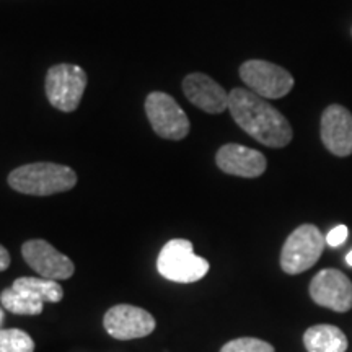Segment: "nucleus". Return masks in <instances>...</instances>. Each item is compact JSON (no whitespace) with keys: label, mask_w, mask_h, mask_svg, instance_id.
<instances>
[{"label":"nucleus","mask_w":352,"mask_h":352,"mask_svg":"<svg viewBox=\"0 0 352 352\" xmlns=\"http://www.w3.org/2000/svg\"><path fill=\"white\" fill-rule=\"evenodd\" d=\"M228 109L236 124L266 147L280 148L292 140V127L284 114L252 90L233 88L228 94Z\"/></svg>","instance_id":"obj_1"},{"label":"nucleus","mask_w":352,"mask_h":352,"mask_svg":"<svg viewBox=\"0 0 352 352\" xmlns=\"http://www.w3.org/2000/svg\"><path fill=\"white\" fill-rule=\"evenodd\" d=\"M8 184L21 195L52 196L76 186L77 175L65 165L38 162L13 170L8 175Z\"/></svg>","instance_id":"obj_2"},{"label":"nucleus","mask_w":352,"mask_h":352,"mask_svg":"<svg viewBox=\"0 0 352 352\" xmlns=\"http://www.w3.org/2000/svg\"><path fill=\"white\" fill-rule=\"evenodd\" d=\"M157 270L165 279L179 284H191L201 280L209 272L208 259L197 256L189 240H170L157 259Z\"/></svg>","instance_id":"obj_3"},{"label":"nucleus","mask_w":352,"mask_h":352,"mask_svg":"<svg viewBox=\"0 0 352 352\" xmlns=\"http://www.w3.org/2000/svg\"><path fill=\"white\" fill-rule=\"evenodd\" d=\"M327 239L318 227L303 223L297 227L285 240L280 252V267L285 274H302L315 266L323 253Z\"/></svg>","instance_id":"obj_4"},{"label":"nucleus","mask_w":352,"mask_h":352,"mask_svg":"<svg viewBox=\"0 0 352 352\" xmlns=\"http://www.w3.org/2000/svg\"><path fill=\"white\" fill-rule=\"evenodd\" d=\"M87 72L74 64H57L47 70L46 96L56 109L76 111L87 88Z\"/></svg>","instance_id":"obj_5"},{"label":"nucleus","mask_w":352,"mask_h":352,"mask_svg":"<svg viewBox=\"0 0 352 352\" xmlns=\"http://www.w3.org/2000/svg\"><path fill=\"white\" fill-rule=\"evenodd\" d=\"M145 113L157 135L168 140H182L189 134V120L173 96L152 91L145 100Z\"/></svg>","instance_id":"obj_6"},{"label":"nucleus","mask_w":352,"mask_h":352,"mask_svg":"<svg viewBox=\"0 0 352 352\" xmlns=\"http://www.w3.org/2000/svg\"><path fill=\"white\" fill-rule=\"evenodd\" d=\"M240 77L252 91L266 100L283 98L294 87L292 74L267 60H246L240 67Z\"/></svg>","instance_id":"obj_7"},{"label":"nucleus","mask_w":352,"mask_h":352,"mask_svg":"<svg viewBox=\"0 0 352 352\" xmlns=\"http://www.w3.org/2000/svg\"><path fill=\"white\" fill-rule=\"evenodd\" d=\"M104 329L114 340H139L153 333L155 318L140 307L120 303L109 308L103 318Z\"/></svg>","instance_id":"obj_8"},{"label":"nucleus","mask_w":352,"mask_h":352,"mask_svg":"<svg viewBox=\"0 0 352 352\" xmlns=\"http://www.w3.org/2000/svg\"><path fill=\"white\" fill-rule=\"evenodd\" d=\"M308 292L316 305L338 314H346L352 308V283L344 272L338 270L320 271L311 279Z\"/></svg>","instance_id":"obj_9"},{"label":"nucleus","mask_w":352,"mask_h":352,"mask_svg":"<svg viewBox=\"0 0 352 352\" xmlns=\"http://www.w3.org/2000/svg\"><path fill=\"white\" fill-rule=\"evenodd\" d=\"M26 264L44 279L64 280L74 276L76 266L72 259L47 243L46 240H28L21 246Z\"/></svg>","instance_id":"obj_10"},{"label":"nucleus","mask_w":352,"mask_h":352,"mask_svg":"<svg viewBox=\"0 0 352 352\" xmlns=\"http://www.w3.org/2000/svg\"><path fill=\"white\" fill-rule=\"evenodd\" d=\"M321 140L336 157L352 153V114L341 104H331L321 116Z\"/></svg>","instance_id":"obj_11"},{"label":"nucleus","mask_w":352,"mask_h":352,"mask_svg":"<svg viewBox=\"0 0 352 352\" xmlns=\"http://www.w3.org/2000/svg\"><path fill=\"white\" fill-rule=\"evenodd\" d=\"M215 164L223 173L241 176V178H258L266 171L267 162L261 152L240 144H227L219 148Z\"/></svg>","instance_id":"obj_12"},{"label":"nucleus","mask_w":352,"mask_h":352,"mask_svg":"<svg viewBox=\"0 0 352 352\" xmlns=\"http://www.w3.org/2000/svg\"><path fill=\"white\" fill-rule=\"evenodd\" d=\"M183 91L195 107L209 114H220L228 109V94L206 74L184 77Z\"/></svg>","instance_id":"obj_13"},{"label":"nucleus","mask_w":352,"mask_h":352,"mask_svg":"<svg viewBox=\"0 0 352 352\" xmlns=\"http://www.w3.org/2000/svg\"><path fill=\"white\" fill-rule=\"evenodd\" d=\"M303 344L308 352H346L347 338L333 324H315L303 334Z\"/></svg>","instance_id":"obj_14"},{"label":"nucleus","mask_w":352,"mask_h":352,"mask_svg":"<svg viewBox=\"0 0 352 352\" xmlns=\"http://www.w3.org/2000/svg\"><path fill=\"white\" fill-rule=\"evenodd\" d=\"M12 287L21 296L41 302L57 303L64 297V289L60 287L59 280L44 279V277H19Z\"/></svg>","instance_id":"obj_15"},{"label":"nucleus","mask_w":352,"mask_h":352,"mask_svg":"<svg viewBox=\"0 0 352 352\" xmlns=\"http://www.w3.org/2000/svg\"><path fill=\"white\" fill-rule=\"evenodd\" d=\"M0 302H2L6 310L12 311L15 315H39L43 311L44 305V302L41 300H34V298L21 296L13 287L2 290Z\"/></svg>","instance_id":"obj_16"},{"label":"nucleus","mask_w":352,"mask_h":352,"mask_svg":"<svg viewBox=\"0 0 352 352\" xmlns=\"http://www.w3.org/2000/svg\"><path fill=\"white\" fill-rule=\"evenodd\" d=\"M0 352H34V341L23 329H0Z\"/></svg>","instance_id":"obj_17"},{"label":"nucleus","mask_w":352,"mask_h":352,"mask_svg":"<svg viewBox=\"0 0 352 352\" xmlns=\"http://www.w3.org/2000/svg\"><path fill=\"white\" fill-rule=\"evenodd\" d=\"M220 352H276L270 342L258 340V338H239L228 341Z\"/></svg>","instance_id":"obj_18"},{"label":"nucleus","mask_w":352,"mask_h":352,"mask_svg":"<svg viewBox=\"0 0 352 352\" xmlns=\"http://www.w3.org/2000/svg\"><path fill=\"white\" fill-rule=\"evenodd\" d=\"M347 235H349V230H347L346 226H338L334 227L333 230L328 232V235L324 236L327 239V245L333 246V248H338L347 240Z\"/></svg>","instance_id":"obj_19"},{"label":"nucleus","mask_w":352,"mask_h":352,"mask_svg":"<svg viewBox=\"0 0 352 352\" xmlns=\"http://www.w3.org/2000/svg\"><path fill=\"white\" fill-rule=\"evenodd\" d=\"M10 266V254H8L7 248L0 245V271H6Z\"/></svg>","instance_id":"obj_20"},{"label":"nucleus","mask_w":352,"mask_h":352,"mask_svg":"<svg viewBox=\"0 0 352 352\" xmlns=\"http://www.w3.org/2000/svg\"><path fill=\"white\" fill-rule=\"evenodd\" d=\"M346 263H347V266H351V267H352V252H351V253H347V256H346Z\"/></svg>","instance_id":"obj_21"},{"label":"nucleus","mask_w":352,"mask_h":352,"mask_svg":"<svg viewBox=\"0 0 352 352\" xmlns=\"http://www.w3.org/2000/svg\"><path fill=\"white\" fill-rule=\"evenodd\" d=\"M2 321H3V311L2 308H0V324H2Z\"/></svg>","instance_id":"obj_22"}]
</instances>
